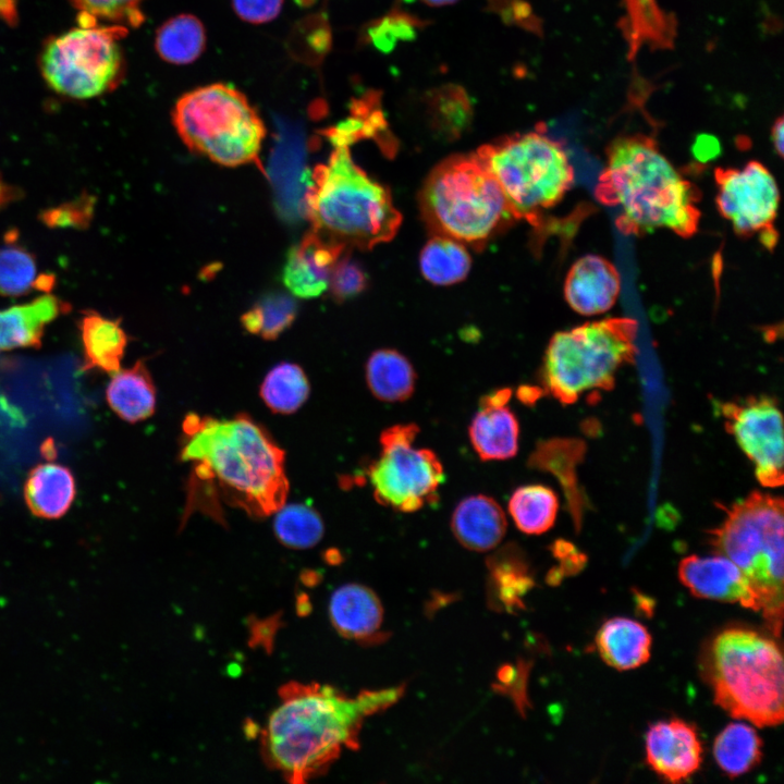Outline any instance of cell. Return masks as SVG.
<instances>
[{
  "label": "cell",
  "mask_w": 784,
  "mask_h": 784,
  "mask_svg": "<svg viewBox=\"0 0 784 784\" xmlns=\"http://www.w3.org/2000/svg\"><path fill=\"white\" fill-rule=\"evenodd\" d=\"M106 399L111 409L128 422L150 417L156 408V388L144 362L113 372Z\"/></svg>",
  "instance_id": "cell-26"
},
{
  "label": "cell",
  "mask_w": 784,
  "mask_h": 784,
  "mask_svg": "<svg viewBox=\"0 0 784 784\" xmlns=\"http://www.w3.org/2000/svg\"><path fill=\"white\" fill-rule=\"evenodd\" d=\"M419 205L436 234L477 248L514 219L500 185L476 152L436 166L420 191Z\"/></svg>",
  "instance_id": "cell-6"
},
{
  "label": "cell",
  "mask_w": 784,
  "mask_h": 784,
  "mask_svg": "<svg viewBox=\"0 0 784 784\" xmlns=\"http://www.w3.org/2000/svg\"><path fill=\"white\" fill-rule=\"evenodd\" d=\"M38 277L34 255L9 234L0 246V296L17 297L36 290Z\"/></svg>",
  "instance_id": "cell-35"
},
{
  "label": "cell",
  "mask_w": 784,
  "mask_h": 784,
  "mask_svg": "<svg viewBox=\"0 0 784 784\" xmlns=\"http://www.w3.org/2000/svg\"><path fill=\"white\" fill-rule=\"evenodd\" d=\"M173 123L189 149L225 167L257 162L266 135L245 95L222 83L184 94L174 106Z\"/></svg>",
  "instance_id": "cell-10"
},
{
  "label": "cell",
  "mask_w": 784,
  "mask_h": 784,
  "mask_svg": "<svg viewBox=\"0 0 784 784\" xmlns=\"http://www.w3.org/2000/svg\"><path fill=\"white\" fill-rule=\"evenodd\" d=\"M500 185L514 219L534 225L574 183L564 146L542 131L505 136L476 152Z\"/></svg>",
  "instance_id": "cell-9"
},
{
  "label": "cell",
  "mask_w": 784,
  "mask_h": 784,
  "mask_svg": "<svg viewBox=\"0 0 784 784\" xmlns=\"http://www.w3.org/2000/svg\"><path fill=\"white\" fill-rule=\"evenodd\" d=\"M691 152L696 160L706 163L721 154V146L714 136L701 134L695 139Z\"/></svg>",
  "instance_id": "cell-42"
},
{
  "label": "cell",
  "mask_w": 784,
  "mask_h": 784,
  "mask_svg": "<svg viewBox=\"0 0 784 784\" xmlns=\"http://www.w3.org/2000/svg\"><path fill=\"white\" fill-rule=\"evenodd\" d=\"M206 33L201 22L189 14L168 20L157 30L156 49L167 62L186 64L204 51Z\"/></svg>",
  "instance_id": "cell-31"
},
{
  "label": "cell",
  "mask_w": 784,
  "mask_h": 784,
  "mask_svg": "<svg viewBox=\"0 0 784 784\" xmlns=\"http://www.w3.org/2000/svg\"><path fill=\"white\" fill-rule=\"evenodd\" d=\"M715 204L721 216L742 237L757 235L773 250L779 234L774 228L780 192L775 179L761 162L752 160L743 168H716Z\"/></svg>",
  "instance_id": "cell-13"
},
{
  "label": "cell",
  "mask_w": 784,
  "mask_h": 784,
  "mask_svg": "<svg viewBox=\"0 0 784 784\" xmlns=\"http://www.w3.org/2000/svg\"><path fill=\"white\" fill-rule=\"evenodd\" d=\"M345 249L315 231L307 233L287 253L282 272L284 285L297 297L321 295L329 286L333 266Z\"/></svg>",
  "instance_id": "cell-18"
},
{
  "label": "cell",
  "mask_w": 784,
  "mask_h": 784,
  "mask_svg": "<svg viewBox=\"0 0 784 784\" xmlns=\"http://www.w3.org/2000/svg\"><path fill=\"white\" fill-rule=\"evenodd\" d=\"M329 614L333 627L348 639L366 640L381 626L383 610L376 593L359 584H346L331 596Z\"/></svg>",
  "instance_id": "cell-21"
},
{
  "label": "cell",
  "mask_w": 784,
  "mask_h": 784,
  "mask_svg": "<svg viewBox=\"0 0 784 784\" xmlns=\"http://www.w3.org/2000/svg\"><path fill=\"white\" fill-rule=\"evenodd\" d=\"M621 278L607 258L588 254L569 268L564 282V296L579 315L595 316L610 310L617 301Z\"/></svg>",
  "instance_id": "cell-17"
},
{
  "label": "cell",
  "mask_w": 784,
  "mask_h": 784,
  "mask_svg": "<svg viewBox=\"0 0 784 784\" xmlns=\"http://www.w3.org/2000/svg\"><path fill=\"white\" fill-rule=\"evenodd\" d=\"M422 26L420 21L411 14L393 9L389 14L371 22L366 28V40L380 52H391L397 42L412 41Z\"/></svg>",
  "instance_id": "cell-37"
},
{
  "label": "cell",
  "mask_w": 784,
  "mask_h": 784,
  "mask_svg": "<svg viewBox=\"0 0 784 784\" xmlns=\"http://www.w3.org/2000/svg\"><path fill=\"white\" fill-rule=\"evenodd\" d=\"M595 197L618 209L615 225L625 235L667 229L690 237L698 231L700 192L646 135L618 137L611 143Z\"/></svg>",
  "instance_id": "cell-3"
},
{
  "label": "cell",
  "mask_w": 784,
  "mask_h": 784,
  "mask_svg": "<svg viewBox=\"0 0 784 784\" xmlns=\"http://www.w3.org/2000/svg\"><path fill=\"white\" fill-rule=\"evenodd\" d=\"M41 455L47 461L51 462L57 457V448L52 439H47L40 448Z\"/></svg>",
  "instance_id": "cell-47"
},
{
  "label": "cell",
  "mask_w": 784,
  "mask_h": 784,
  "mask_svg": "<svg viewBox=\"0 0 784 784\" xmlns=\"http://www.w3.org/2000/svg\"><path fill=\"white\" fill-rule=\"evenodd\" d=\"M366 382L372 395L382 402L408 400L416 385V371L406 356L392 348L371 353L366 363Z\"/></svg>",
  "instance_id": "cell-27"
},
{
  "label": "cell",
  "mask_w": 784,
  "mask_h": 784,
  "mask_svg": "<svg viewBox=\"0 0 784 784\" xmlns=\"http://www.w3.org/2000/svg\"><path fill=\"white\" fill-rule=\"evenodd\" d=\"M783 506L782 498L755 491L732 504L722 524L710 531L714 552L744 573L777 637L783 618Z\"/></svg>",
  "instance_id": "cell-7"
},
{
  "label": "cell",
  "mask_w": 784,
  "mask_h": 784,
  "mask_svg": "<svg viewBox=\"0 0 784 784\" xmlns=\"http://www.w3.org/2000/svg\"><path fill=\"white\" fill-rule=\"evenodd\" d=\"M402 690L347 697L329 685L286 683L261 733L264 759L289 783H305L328 769L344 748H356L364 719L394 703Z\"/></svg>",
  "instance_id": "cell-2"
},
{
  "label": "cell",
  "mask_w": 784,
  "mask_h": 784,
  "mask_svg": "<svg viewBox=\"0 0 784 784\" xmlns=\"http://www.w3.org/2000/svg\"><path fill=\"white\" fill-rule=\"evenodd\" d=\"M181 460L191 464L186 509L219 519L220 503L254 517L275 513L289 481L284 452L246 414L216 419L189 414L183 421ZM186 510V511H187Z\"/></svg>",
  "instance_id": "cell-1"
},
{
  "label": "cell",
  "mask_w": 784,
  "mask_h": 784,
  "mask_svg": "<svg viewBox=\"0 0 784 784\" xmlns=\"http://www.w3.org/2000/svg\"><path fill=\"white\" fill-rule=\"evenodd\" d=\"M713 756L724 774L737 777L759 764L762 758V740L751 726L732 723L716 736Z\"/></svg>",
  "instance_id": "cell-29"
},
{
  "label": "cell",
  "mask_w": 784,
  "mask_h": 784,
  "mask_svg": "<svg viewBox=\"0 0 784 784\" xmlns=\"http://www.w3.org/2000/svg\"><path fill=\"white\" fill-rule=\"evenodd\" d=\"M682 584L697 598L738 603L760 610L758 598L739 567L724 555H689L678 565Z\"/></svg>",
  "instance_id": "cell-16"
},
{
  "label": "cell",
  "mask_w": 784,
  "mask_h": 784,
  "mask_svg": "<svg viewBox=\"0 0 784 784\" xmlns=\"http://www.w3.org/2000/svg\"><path fill=\"white\" fill-rule=\"evenodd\" d=\"M273 530L281 543L291 549H309L323 536L319 513L306 504H283L273 519Z\"/></svg>",
  "instance_id": "cell-34"
},
{
  "label": "cell",
  "mask_w": 784,
  "mask_h": 784,
  "mask_svg": "<svg viewBox=\"0 0 784 784\" xmlns=\"http://www.w3.org/2000/svg\"><path fill=\"white\" fill-rule=\"evenodd\" d=\"M558 510L555 492L543 485L518 487L509 501V512L516 527L528 535L549 530L555 522Z\"/></svg>",
  "instance_id": "cell-30"
},
{
  "label": "cell",
  "mask_w": 784,
  "mask_h": 784,
  "mask_svg": "<svg viewBox=\"0 0 784 784\" xmlns=\"http://www.w3.org/2000/svg\"><path fill=\"white\" fill-rule=\"evenodd\" d=\"M232 3L241 19L260 24L278 16L283 0H232Z\"/></svg>",
  "instance_id": "cell-41"
},
{
  "label": "cell",
  "mask_w": 784,
  "mask_h": 784,
  "mask_svg": "<svg viewBox=\"0 0 784 784\" xmlns=\"http://www.w3.org/2000/svg\"><path fill=\"white\" fill-rule=\"evenodd\" d=\"M783 671L779 646L747 628L724 629L706 656L714 702L733 718L759 727L783 722Z\"/></svg>",
  "instance_id": "cell-5"
},
{
  "label": "cell",
  "mask_w": 784,
  "mask_h": 784,
  "mask_svg": "<svg viewBox=\"0 0 784 784\" xmlns=\"http://www.w3.org/2000/svg\"><path fill=\"white\" fill-rule=\"evenodd\" d=\"M76 494L71 470L57 463L35 466L27 475L24 499L30 513L40 518L54 519L63 516Z\"/></svg>",
  "instance_id": "cell-22"
},
{
  "label": "cell",
  "mask_w": 784,
  "mask_h": 784,
  "mask_svg": "<svg viewBox=\"0 0 784 784\" xmlns=\"http://www.w3.org/2000/svg\"><path fill=\"white\" fill-rule=\"evenodd\" d=\"M540 390L536 387L522 385L518 388L516 395L524 404H531L540 396Z\"/></svg>",
  "instance_id": "cell-45"
},
{
  "label": "cell",
  "mask_w": 784,
  "mask_h": 784,
  "mask_svg": "<svg viewBox=\"0 0 784 784\" xmlns=\"http://www.w3.org/2000/svg\"><path fill=\"white\" fill-rule=\"evenodd\" d=\"M650 769L671 783L688 780L700 768L702 745L696 727L681 719L660 721L646 733Z\"/></svg>",
  "instance_id": "cell-15"
},
{
  "label": "cell",
  "mask_w": 784,
  "mask_h": 784,
  "mask_svg": "<svg viewBox=\"0 0 784 784\" xmlns=\"http://www.w3.org/2000/svg\"><path fill=\"white\" fill-rule=\"evenodd\" d=\"M70 305L46 294L0 311V350L40 347L46 327Z\"/></svg>",
  "instance_id": "cell-20"
},
{
  "label": "cell",
  "mask_w": 784,
  "mask_h": 784,
  "mask_svg": "<svg viewBox=\"0 0 784 784\" xmlns=\"http://www.w3.org/2000/svg\"><path fill=\"white\" fill-rule=\"evenodd\" d=\"M81 25L46 41L39 66L46 83L58 94L90 99L113 90L124 72L120 39L122 25Z\"/></svg>",
  "instance_id": "cell-11"
},
{
  "label": "cell",
  "mask_w": 784,
  "mask_h": 784,
  "mask_svg": "<svg viewBox=\"0 0 784 784\" xmlns=\"http://www.w3.org/2000/svg\"><path fill=\"white\" fill-rule=\"evenodd\" d=\"M726 430L752 463L758 481L768 488L783 485V419L774 399L750 396L720 406Z\"/></svg>",
  "instance_id": "cell-14"
},
{
  "label": "cell",
  "mask_w": 784,
  "mask_h": 784,
  "mask_svg": "<svg viewBox=\"0 0 784 784\" xmlns=\"http://www.w3.org/2000/svg\"><path fill=\"white\" fill-rule=\"evenodd\" d=\"M17 193L7 183L0 181V207L7 205L10 200L15 199Z\"/></svg>",
  "instance_id": "cell-46"
},
{
  "label": "cell",
  "mask_w": 784,
  "mask_h": 784,
  "mask_svg": "<svg viewBox=\"0 0 784 784\" xmlns=\"http://www.w3.org/2000/svg\"><path fill=\"white\" fill-rule=\"evenodd\" d=\"M651 635L637 621L613 617L602 624L596 635V647L610 666L633 670L646 663L651 653Z\"/></svg>",
  "instance_id": "cell-23"
},
{
  "label": "cell",
  "mask_w": 784,
  "mask_h": 784,
  "mask_svg": "<svg viewBox=\"0 0 784 784\" xmlns=\"http://www.w3.org/2000/svg\"><path fill=\"white\" fill-rule=\"evenodd\" d=\"M296 314L294 297L271 292L261 296L241 320L246 331L265 340H274L293 323Z\"/></svg>",
  "instance_id": "cell-33"
},
{
  "label": "cell",
  "mask_w": 784,
  "mask_h": 784,
  "mask_svg": "<svg viewBox=\"0 0 784 784\" xmlns=\"http://www.w3.org/2000/svg\"><path fill=\"white\" fill-rule=\"evenodd\" d=\"M784 121L783 118L780 117L773 124L772 131H771V138L774 146V149L776 154L780 157H783V150H784Z\"/></svg>",
  "instance_id": "cell-44"
},
{
  "label": "cell",
  "mask_w": 784,
  "mask_h": 784,
  "mask_svg": "<svg viewBox=\"0 0 784 784\" xmlns=\"http://www.w3.org/2000/svg\"><path fill=\"white\" fill-rule=\"evenodd\" d=\"M82 14L106 20L117 25L138 26L144 21V0H70Z\"/></svg>",
  "instance_id": "cell-38"
},
{
  "label": "cell",
  "mask_w": 784,
  "mask_h": 784,
  "mask_svg": "<svg viewBox=\"0 0 784 784\" xmlns=\"http://www.w3.org/2000/svg\"><path fill=\"white\" fill-rule=\"evenodd\" d=\"M469 439L482 461H504L518 451L519 425L506 405H480L469 425Z\"/></svg>",
  "instance_id": "cell-24"
},
{
  "label": "cell",
  "mask_w": 784,
  "mask_h": 784,
  "mask_svg": "<svg viewBox=\"0 0 784 784\" xmlns=\"http://www.w3.org/2000/svg\"><path fill=\"white\" fill-rule=\"evenodd\" d=\"M506 517L500 504L485 494L463 499L451 518V528L458 542L479 552L497 547L506 532Z\"/></svg>",
  "instance_id": "cell-19"
},
{
  "label": "cell",
  "mask_w": 784,
  "mask_h": 784,
  "mask_svg": "<svg viewBox=\"0 0 784 784\" xmlns=\"http://www.w3.org/2000/svg\"><path fill=\"white\" fill-rule=\"evenodd\" d=\"M367 274L360 265L348 256H341L331 271L329 286L338 302L357 296L367 286Z\"/></svg>",
  "instance_id": "cell-40"
},
{
  "label": "cell",
  "mask_w": 784,
  "mask_h": 784,
  "mask_svg": "<svg viewBox=\"0 0 784 784\" xmlns=\"http://www.w3.org/2000/svg\"><path fill=\"white\" fill-rule=\"evenodd\" d=\"M427 105L434 127L442 133L458 135L470 122V101L460 86L445 85L431 90Z\"/></svg>",
  "instance_id": "cell-36"
},
{
  "label": "cell",
  "mask_w": 784,
  "mask_h": 784,
  "mask_svg": "<svg viewBox=\"0 0 784 784\" xmlns=\"http://www.w3.org/2000/svg\"><path fill=\"white\" fill-rule=\"evenodd\" d=\"M95 204L94 196L82 193L72 200L42 210L39 219L46 226L52 229H86L94 218Z\"/></svg>",
  "instance_id": "cell-39"
},
{
  "label": "cell",
  "mask_w": 784,
  "mask_h": 784,
  "mask_svg": "<svg viewBox=\"0 0 784 784\" xmlns=\"http://www.w3.org/2000/svg\"><path fill=\"white\" fill-rule=\"evenodd\" d=\"M471 259L465 245L450 236L436 234L422 247L419 268L422 277L436 285H451L464 280Z\"/></svg>",
  "instance_id": "cell-28"
},
{
  "label": "cell",
  "mask_w": 784,
  "mask_h": 784,
  "mask_svg": "<svg viewBox=\"0 0 784 784\" xmlns=\"http://www.w3.org/2000/svg\"><path fill=\"white\" fill-rule=\"evenodd\" d=\"M512 396V390L510 388H502L490 392L481 397L480 405H507Z\"/></svg>",
  "instance_id": "cell-43"
},
{
  "label": "cell",
  "mask_w": 784,
  "mask_h": 784,
  "mask_svg": "<svg viewBox=\"0 0 784 784\" xmlns=\"http://www.w3.org/2000/svg\"><path fill=\"white\" fill-rule=\"evenodd\" d=\"M348 146H338L317 166L306 194L313 231L344 248L370 249L389 242L401 224L390 192L353 160Z\"/></svg>",
  "instance_id": "cell-4"
},
{
  "label": "cell",
  "mask_w": 784,
  "mask_h": 784,
  "mask_svg": "<svg viewBox=\"0 0 784 784\" xmlns=\"http://www.w3.org/2000/svg\"><path fill=\"white\" fill-rule=\"evenodd\" d=\"M415 424L391 426L380 434V452L367 468L375 500L402 513H413L438 500L444 470L437 454L413 443Z\"/></svg>",
  "instance_id": "cell-12"
},
{
  "label": "cell",
  "mask_w": 784,
  "mask_h": 784,
  "mask_svg": "<svg viewBox=\"0 0 784 784\" xmlns=\"http://www.w3.org/2000/svg\"><path fill=\"white\" fill-rule=\"evenodd\" d=\"M78 328L83 345V370L118 371L127 345V336L120 320L87 310L82 315Z\"/></svg>",
  "instance_id": "cell-25"
},
{
  "label": "cell",
  "mask_w": 784,
  "mask_h": 784,
  "mask_svg": "<svg viewBox=\"0 0 784 784\" xmlns=\"http://www.w3.org/2000/svg\"><path fill=\"white\" fill-rule=\"evenodd\" d=\"M309 391V381L304 370L296 364L281 363L265 377L260 396L272 412L291 414L305 403Z\"/></svg>",
  "instance_id": "cell-32"
},
{
  "label": "cell",
  "mask_w": 784,
  "mask_h": 784,
  "mask_svg": "<svg viewBox=\"0 0 784 784\" xmlns=\"http://www.w3.org/2000/svg\"><path fill=\"white\" fill-rule=\"evenodd\" d=\"M424 1L430 5L440 7V5L452 4V3L456 2L457 0H424Z\"/></svg>",
  "instance_id": "cell-48"
},
{
  "label": "cell",
  "mask_w": 784,
  "mask_h": 784,
  "mask_svg": "<svg viewBox=\"0 0 784 784\" xmlns=\"http://www.w3.org/2000/svg\"><path fill=\"white\" fill-rule=\"evenodd\" d=\"M637 320L611 317L556 332L546 350L541 381L564 405L590 391H609L618 369L637 352Z\"/></svg>",
  "instance_id": "cell-8"
}]
</instances>
